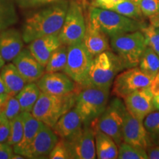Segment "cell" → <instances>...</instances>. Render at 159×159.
<instances>
[{"label": "cell", "instance_id": "f1b7e54d", "mask_svg": "<svg viewBox=\"0 0 159 159\" xmlns=\"http://www.w3.org/2000/svg\"><path fill=\"white\" fill-rule=\"evenodd\" d=\"M119 159H148V154L144 149L135 147L122 142L119 145Z\"/></svg>", "mask_w": 159, "mask_h": 159}, {"label": "cell", "instance_id": "7402d4cb", "mask_svg": "<svg viewBox=\"0 0 159 159\" xmlns=\"http://www.w3.org/2000/svg\"><path fill=\"white\" fill-rule=\"evenodd\" d=\"M95 147L97 158L99 159H116L118 158V145L114 140L94 127Z\"/></svg>", "mask_w": 159, "mask_h": 159}, {"label": "cell", "instance_id": "d6986e66", "mask_svg": "<svg viewBox=\"0 0 159 159\" xmlns=\"http://www.w3.org/2000/svg\"><path fill=\"white\" fill-rule=\"evenodd\" d=\"M22 34L14 28H8L0 33V53L5 62L13 61L24 47Z\"/></svg>", "mask_w": 159, "mask_h": 159}, {"label": "cell", "instance_id": "ee69618b", "mask_svg": "<svg viewBox=\"0 0 159 159\" xmlns=\"http://www.w3.org/2000/svg\"><path fill=\"white\" fill-rule=\"evenodd\" d=\"M152 102H153V106L155 110L159 111V95L153 96L152 98Z\"/></svg>", "mask_w": 159, "mask_h": 159}, {"label": "cell", "instance_id": "b9f144b4", "mask_svg": "<svg viewBox=\"0 0 159 159\" xmlns=\"http://www.w3.org/2000/svg\"><path fill=\"white\" fill-rule=\"evenodd\" d=\"M149 19H150V23L151 25L156 27H159V12L156 14L151 16L150 17H149Z\"/></svg>", "mask_w": 159, "mask_h": 159}, {"label": "cell", "instance_id": "ab89813d", "mask_svg": "<svg viewBox=\"0 0 159 159\" xmlns=\"http://www.w3.org/2000/svg\"><path fill=\"white\" fill-rule=\"evenodd\" d=\"M149 89L153 96L159 95V73L151 80Z\"/></svg>", "mask_w": 159, "mask_h": 159}, {"label": "cell", "instance_id": "bcb514c9", "mask_svg": "<svg viewBox=\"0 0 159 159\" xmlns=\"http://www.w3.org/2000/svg\"><path fill=\"white\" fill-rule=\"evenodd\" d=\"M5 64V61H4V59L2 58V57L1 55V53H0V69H1L2 67Z\"/></svg>", "mask_w": 159, "mask_h": 159}, {"label": "cell", "instance_id": "4fadbf2b", "mask_svg": "<svg viewBox=\"0 0 159 159\" xmlns=\"http://www.w3.org/2000/svg\"><path fill=\"white\" fill-rule=\"evenodd\" d=\"M152 98L153 95L149 86L144 87L134 91L125 97V105L133 116L143 122L145 117L155 110Z\"/></svg>", "mask_w": 159, "mask_h": 159}, {"label": "cell", "instance_id": "8992f818", "mask_svg": "<svg viewBox=\"0 0 159 159\" xmlns=\"http://www.w3.org/2000/svg\"><path fill=\"white\" fill-rule=\"evenodd\" d=\"M111 47L118 55L125 69L138 66L142 55L148 47L141 30L111 38Z\"/></svg>", "mask_w": 159, "mask_h": 159}, {"label": "cell", "instance_id": "7c38bea8", "mask_svg": "<svg viewBox=\"0 0 159 159\" xmlns=\"http://www.w3.org/2000/svg\"><path fill=\"white\" fill-rule=\"evenodd\" d=\"M122 139L123 142L146 150L153 146L143 122L133 116L128 111L123 123Z\"/></svg>", "mask_w": 159, "mask_h": 159}, {"label": "cell", "instance_id": "1f68e13d", "mask_svg": "<svg viewBox=\"0 0 159 159\" xmlns=\"http://www.w3.org/2000/svg\"><path fill=\"white\" fill-rule=\"evenodd\" d=\"M21 113V107L19 100L16 97L12 95H10L0 109V114L5 116L10 121Z\"/></svg>", "mask_w": 159, "mask_h": 159}, {"label": "cell", "instance_id": "f35d334b", "mask_svg": "<svg viewBox=\"0 0 159 159\" xmlns=\"http://www.w3.org/2000/svg\"><path fill=\"white\" fill-rule=\"evenodd\" d=\"M14 154L13 148L6 142H0V159H11Z\"/></svg>", "mask_w": 159, "mask_h": 159}, {"label": "cell", "instance_id": "f6af8a7d", "mask_svg": "<svg viewBox=\"0 0 159 159\" xmlns=\"http://www.w3.org/2000/svg\"><path fill=\"white\" fill-rule=\"evenodd\" d=\"M24 158H27L25 156H22V155H20L18 153H15L13 154V157H12V159H24Z\"/></svg>", "mask_w": 159, "mask_h": 159}, {"label": "cell", "instance_id": "ffe728a7", "mask_svg": "<svg viewBox=\"0 0 159 159\" xmlns=\"http://www.w3.org/2000/svg\"><path fill=\"white\" fill-rule=\"evenodd\" d=\"M21 115L24 120L23 136L19 144L13 146V148L15 153L22 155L27 158L30 147L43 123L35 118L31 112L25 111L21 112Z\"/></svg>", "mask_w": 159, "mask_h": 159}, {"label": "cell", "instance_id": "d590c367", "mask_svg": "<svg viewBox=\"0 0 159 159\" xmlns=\"http://www.w3.org/2000/svg\"><path fill=\"white\" fill-rule=\"evenodd\" d=\"M143 16L150 17L159 12V0H141L139 3Z\"/></svg>", "mask_w": 159, "mask_h": 159}, {"label": "cell", "instance_id": "4316f807", "mask_svg": "<svg viewBox=\"0 0 159 159\" xmlns=\"http://www.w3.org/2000/svg\"><path fill=\"white\" fill-rule=\"evenodd\" d=\"M67 60V46L61 44L53 52L45 66L46 72H57L64 69Z\"/></svg>", "mask_w": 159, "mask_h": 159}, {"label": "cell", "instance_id": "5bb4252c", "mask_svg": "<svg viewBox=\"0 0 159 159\" xmlns=\"http://www.w3.org/2000/svg\"><path fill=\"white\" fill-rule=\"evenodd\" d=\"M75 83L65 73L46 72L39 80L37 85L41 92L53 95H65L75 91Z\"/></svg>", "mask_w": 159, "mask_h": 159}, {"label": "cell", "instance_id": "6da1fadb", "mask_svg": "<svg viewBox=\"0 0 159 159\" xmlns=\"http://www.w3.org/2000/svg\"><path fill=\"white\" fill-rule=\"evenodd\" d=\"M69 2L62 0L41 7L26 17L22 27V37L29 43L37 38L59 34L68 11Z\"/></svg>", "mask_w": 159, "mask_h": 159}, {"label": "cell", "instance_id": "603a6c76", "mask_svg": "<svg viewBox=\"0 0 159 159\" xmlns=\"http://www.w3.org/2000/svg\"><path fill=\"white\" fill-rule=\"evenodd\" d=\"M0 75L12 96H16L27 82L19 73L13 63L5 64L0 69Z\"/></svg>", "mask_w": 159, "mask_h": 159}, {"label": "cell", "instance_id": "60d3db41", "mask_svg": "<svg viewBox=\"0 0 159 159\" xmlns=\"http://www.w3.org/2000/svg\"><path fill=\"white\" fill-rule=\"evenodd\" d=\"M148 154L149 158L150 159H159V144L158 146L151 147L148 150Z\"/></svg>", "mask_w": 159, "mask_h": 159}, {"label": "cell", "instance_id": "8d00e7d4", "mask_svg": "<svg viewBox=\"0 0 159 159\" xmlns=\"http://www.w3.org/2000/svg\"><path fill=\"white\" fill-rule=\"evenodd\" d=\"M10 120L0 114V142H7L10 134Z\"/></svg>", "mask_w": 159, "mask_h": 159}, {"label": "cell", "instance_id": "277c9868", "mask_svg": "<svg viewBox=\"0 0 159 159\" xmlns=\"http://www.w3.org/2000/svg\"><path fill=\"white\" fill-rule=\"evenodd\" d=\"M122 61L113 51L107 50L94 56L86 80L82 87L110 88L115 77L124 69Z\"/></svg>", "mask_w": 159, "mask_h": 159}, {"label": "cell", "instance_id": "7dc6e473", "mask_svg": "<svg viewBox=\"0 0 159 159\" xmlns=\"http://www.w3.org/2000/svg\"><path fill=\"white\" fill-rule=\"evenodd\" d=\"M130 1H132L133 2H134V3L138 4V5H139V3H140L141 0H130Z\"/></svg>", "mask_w": 159, "mask_h": 159}, {"label": "cell", "instance_id": "cb8c5ba5", "mask_svg": "<svg viewBox=\"0 0 159 159\" xmlns=\"http://www.w3.org/2000/svg\"><path fill=\"white\" fill-rule=\"evenodd\" d=\"M41 93L37 83H27L16 96L19 100L21 112H31Z\"/></svg>", "mask_w": 159, "mask_h": 159}, {"label": "cell", "instance_id": "44dd1931", "mask_svg": "<svg viewBox=\"0 0 159 159\" xmlns=\"http://www.w3.org/2000/svg\"><path fill=\"white\" fill-rule=\"evenodd\" d=\"M108 37V35L101 30L87 23L83 43L90 54L94 57L103 52L110 50Z\"/></svg>", "mask_w": 159, "mask_h": 159}, {"label": "cell", "instance_id": "e0dca14e", "mask_svg": "<svg viewBox=\"0 0 159 159\" xmlns=\"http://www.w3.org/2000/svg\"><path fill=\"white\" fill-rule=\"evenodd\" d=\"M83 128L82 118L76 109L71 108L58 119L52 129L60 138L69 141L80 134Z\"/></svg>", "mask_w": 159, "mask_h": 159}, {"label": "cell", "instance_id": "d4e9b609", "mask_svg": "<svg viewBox=\"0 0 159 159\" xmlns=\"http://www.w3.org/2000/svg\"><path fill=\"white\" fill-rule=\"evenodd\" d=\"M139 68L151 79L158 74L159 56L152 48L146 47L139 61Z\"/></svg>", "mask_w": 159, "mask_h": 159}, {"label": "cell", "instance_id": "4dcf8cb0", "mask_svg": "<svg viewBox=\"0 0 159 159\" xmlns=\"http://www.w3.org/2000/svg\"><path fill=\"white\" fill-rule=\"evenodd\" d=\"M10 125H11L10 134L6 143L13 147L16 144H19L23 136L24 120L21 113L10 121Z\"/></svg>", "mask_w": 159, "mask_h": 159}, {"label": "cell", "instance_id": "f546056e", "mask_svg": "<svg viewBox=\"0 0 159 159\" xmlns=\"http://www.w3.org/2000/svg\"><path fill=\"white\" fill-rule=\"evenodd\" d=\"M143 124L153 144H159V111H152L145 117Z\"/></svg>", "mask_w": 159, "mask_h": 159}, {"label": "cell", "instance_id": "5b68a950", "mask_svg": "<svg viewBox=\"0 0 159 159\" xmlns=\"http://www.w3.org/2000/svg\"><path fill=\"white\" fill-rule=\"evenodd\" d=\"M110 88L84 86L77 92L75 108L82 118L83 125L97 120L108 105Z\"/></svg>", "mask_w": 159, "mask_h": 159}, {"label": "cell", "instance_id": "ba28073f", "mask_svg": "<svg viewBox=\"0 0 159 159\" xmlns=\"http://www.w3.org/2000/svg\"><path fill=\"white\" fill-rule=\"evenodd\" d=\"M94 57L83 42L67 46V60L63 72L82 86L88 77Z\"/></svg>", "mask_w": 159, "mask_h": 159}, {"label": "cell", "instance_id": "9c48e42d", "mask_svg": "<svg viewBox=\"0 0 159 159\" xmlns=\"http://www.w3.org/2000/svg\"><path fill=\"white\" fill-rule=\"evenodd\" d=\"M86 25L83 8L79 2L70 0L68 11L58 36L63 44L70 46L83 42Z\"/></svg>", "mask_w": 159, "mask_h": 159}, {"label": "cell", "instance_id": "e575fe53", "mask_svg": "<svg viewBox=\"0 0 159 159\" xmlns=\"http://www.w3.org/2000/svg\"><path fill=\"white\" fill-rule=\"evenodd\" d=\"M19 7L23 9L37 8L62 1V0H14Z\"/></svg>", "mask_w": 159, "mask_h": 159}, {"label": "cell", "instance_id": "83f0119b", "mask_svg": "<svg viewBox=\"0 0 159 159\" xmlns=\"http://www.w3.org/2000/svg\"><path fill=\"white\" fill-rule=\"evenodd\" d=\"M111 11L136 20H141L143 16L139 5L133 2L130 0H121Z\"/></svg>", "mask_w": 159, "mask_h": 159}, {"label": "cell", "instance_id": "74e56055", "mask_svg": "<svg viewBox=\"0 0 159 159\" xmlns=\"http://www.w3.org/2000/svg\"><path fill=\"white\" fill-rule=\"evenodd\" d=\"M121 0H94L91 4V7L111 10Z\"/></svg>", "mask_w": 159, "mask_h": 159}, {"label": "cell", "instance_id": "8fae6325", "mask_svg": "<svg viewBox=\"0 0 159 159\" xmlns=\"http://www.w3.org/2000/svg\"><path fill=\"white\" fill-rule=\"evenodd\" d=\"M69 156L71 159H94L97 158L95 132L91 125H83L80 133L66 141Z\"/></svg>", "mask_w": 159, "mask_h": 159}, {"label": "cell", "instance_id": "3957f363", "mask_svg": "<svg viewBox=\"0 0 159 159\" xmlns=\"http://www.w3.org/2000/svg\"><path fill=\"white\" fill-rule=\"evenodd\" d=\"M77 93L53 95L41 92L31 114L38 120L52 128L58 119L75 107Z\"/></svg>", "mask_w": 159, "mask_h": 159}, {"label": "cell", "instance_id": "7a4b0ae2", "mask_svg": "<svg viewBox=\"0 0 159 159\" xmlns=\"http://www.w3.org/2000/svg\"><path fill=\"white\" fill-rule=\"evenodd\" d=\"M88 23L112 38L125 33L141 30L145 27L141 20L126 17L111 10L91 7Z\"/></svg>", "mask_w": 159, "mask_h": 159}, {"label": "cell", "instance_id": "7bdbcfd3", "mask_svg": "<svg viewBox=\"0 0 159 159\" xmlns=\"http://www.w3.org/2000/svg\"><path fill=\"white\" fill-rule=\"evenodd\" d=\"M5 93H8L9 94V91L5 83H4L2 78L1 75H0V94H5Z\"/></svg>", "mask_w": 159, "mask_h": 159}, {"label": "cell", "instance_id": "2e32d148", "mask_svg": "<svg viewBox=\"0 0 159 159\" xmlns=\"http://www.w3.org/2000/svg\"><path fill=\"white\" fill-rule=\"evenodd\" d=\"M13 63L27 83L37 81L44 74L45 67L33 56L28 48H23Z\"/></svg>", "mask_w": 159, "mask_h": 159}, {"label": "cell", "instance_id": "30bf717a", "mask_svg": "<svg viewBox=\"0 0 159 159\" xmlns=\"http://www.w3.org/2000/svg\"><path fill=\"white\" fill-rule=\"evenodd\" d=\"M152 80L139 67L127 69L115 77L112 84V94L119 98L125 99L134 91L149 86Z\"/></svg>", "mask_w": 159, "mask_h": 159}, {"label": "cell", "instance_id": "d6a6232c", "mask_svg": "<svg viewBox=\"0 0 159 159\" xmlns=\"http://www.w3.org/2000/svg\"><path fill=\"white\" fill-rule=\"evenodd\" d=\"M144 35L147 46L152 48L159 56V27L150 25L141 30Z\"/></svg>", "mask_w": 159, "mask_h": 159}, {"label": "cell", "instance_id": "ac0fdd59", "mask_svg": "<svg viewBox=\"0 0 159 159\" xmlns=\"http://www.w3.org/2000/svg\"><path fill=\"white\" fill-rule=\"evenodd\" d=\"M61 44L58 34H52L33 40L29 43L28 49L33 56L45 67L53 52Z\"/></svg>", "mask_w": 159, "mask_h": 159}, {"label": "cell", "instance_id": "52a82bcc", "mask_svg": "<svg viewBox=\"0 0 159 159\" xmlns=\"http://www.w3.org/2000/svg\"><path fill=\"white\" fill-rule=\"evenodd\" d=\"M127 108L122 99L115 97L99 116L95 127L108 135L119 145L123 142L122 126Z\"/></svg>", "mask_w": 159, "mask_h": 159}, {"label": "cell", "instance_id": "9a60e30c", "mask_svg": "<svg viewBox=\"0 0 159 159\" xmlns=\"http://www.w3.org/2000/svg\"><path fill=\"white\" fill-rule=\"evenodd\" d=\"M58 139L52 128L43 124L30 147L27 158H48Z\"/></svg>", "mask_w": 159, "mask_h": 159}, {"label": "cell", "instance_id": "836d02e7", "mask_svg": "<svg viewBox=\"0 0 159 159\" xmlns=\"http://www.w3.org/2000/svg\"><path fill=\"white\" fill-rule=\"evenodd\" d=\"M48 158L50 159H69L70 158L69 152L67 147L66 141L60 139L56 144L49 153Z\"/></svg>", "mask_w": 159, "mask_h": 159}, {"label": "cell", "instance_id": "484cf974", "mask_svg": "<svg viewBox=\"0 0 159 159\" xmlns=\"http://www.w3.org/2000/svg\"><path fill=\"white\" fill-rule=\"evenodd\" d=\"M17 12L11 0H0V33L18 21Z\"/></svg>", "mask_w": 159, "mask_h": 159}]
</instances>
